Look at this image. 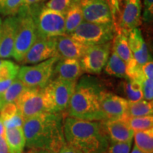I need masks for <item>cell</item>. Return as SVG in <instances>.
<instances>
[{"instance_id": "obj_1", "label": "cell", "mask_w": 153, "mask_h": 153, "mask_svg": "<svg viewBox=\"0 0 153 153\" xmlns=\"http://www.w3.org/2000/svg\"><path fill=\"white\" fill-rule=\"evenodd\" d=\"M26 146L30 150L58 153L66 143L60 113H43L25 119L22 126Z\"/></svg>"}, {"instance_id": "obj_2", "label": "cell", "mask_w": 153, "mask_h": 153, "mask_svg": "<svg viewBox=\"0 0 153 153\" xmlns=\"http://www.w3.org/2000/svg\"><path fill=\"white\" fill-rule=\"evenodd\" d=\"M66 143L83 153H105L109 140L100 121L67 117L63 122Z\"/></svg>"}, {"instance_id": "obj_3", "label": "cell", "mask_w": 153, "mask_h": 153, "mask_svg": "<svg viewBox=\"0 0 153 153\" xmlns=\"http://www.w3.org/2000/svg\"><path fill=\"white\" fill-rule=\"evenodd\" d=\"M104 89L98 80L91 76H82L68 107V116L94 121H102L104 116L101 108V94Z\"/></svg>"}, {"instance_id": "obj_4", "label": "cell", "mask_w": 153, "mask_h": 153, "mask_svg": "<svg viewBox=\"0 0 153 153\" xmlns=\"http://www.w3.org/2000/svg\"><path fill=\"white\" fill-rule=\"evenodd\" d=\"M16 16L19 22L12 57L21 62L38 38V33L31 7L22 6Z\"/></svg>"}, {"instance_id": "obj_5", "label": "cell", "mask_w": 153, "mask_h": 153, "mask_svg": "<svg viewBox=\"0 0 153 153\" xmlns=\"http://www.w3.org/2000/svg\"><path fill=\"white\" fill-rule=\"evenodd\" d=\"M38 38H57L66 35L65 14L38 4L30 6Z\"/></svg>"}, {"instance_id": "obj_6", "label": "cell", "mask_w": 153, "mask_h": 153, "mask_svg": "<svg viewBox=\"0 0 153 153\" xmlns=\"http://www.w3.org/2000/svg\"><path fill=\"white\" fill-rule=\"evenodd\" d=\"M15 104L24 120L43 113H52L45 88L27 87Z\"/></svg>"}, {"instance_id": "obj_7", "label": "cell", "mask_w": 153, "mask_h": 153, "mask_svg": "<svg viewBox=\"0 0 153 153\" xmlns=\"http://www.w3.org/2000/svg\"><path fill=\"white\" fill-rule=\"evenodd\" d=\"M60 57H54L32 66L19 68L16 77L27 87L44 88L52 79L53 70Z\"/></svg>"}, {"instance_id": "obj_8", "label": "cell", "mask_w": 153, "mask_h": 153, "mask_svg": "<svg viewBox=\"0 0 153 153\" xmlns=\"http://www.w3.org/2000/svg\"><path fill=\"white\" fill-rule=\"evenodd\" d=\"M115 33L114 24H101L84 21L70 36L87 45H99L112 41Z\"/></svg>"}, {"instance_id": "obj_9", "label": "cell", "mask_w": 153, "mask_h": 153, "mask_svg": "<svg viewBox=\"0 0 153 153\" xmlns=\"http://www.w3.org/2000/svg\"><path fill=\"white\" fill-rule=\"evenodd\" d=\"M77 81L52 79L45 90L51 103L52 113H61L68 108Z\"/></svg>"}, {"instance_id": "obj_10", "label": "cell", "mask_w": 153, "mask_h": 153, "mask_svg": "<svg viewBox=\"0 0 153 153\" xmlns=\"http://www.w3.org/2000/svg\"><path fill=\"white\" fill-rule=\"evenodd\" d=\"M111 50V42L89 45L79 62L83 72L100 74L106 65Z\"/></svg>"}, {"instance_id": "obj_11", "label": "cell", "mask_w": 153, "mask_h": 153, "mask_svg": "<svg viewBox=\"0 0 153 153\" xmlns=\"http://www.w3.org/2000/svg\"><path fill=\"white\" fill-rule=\"evenodd\" d=\"M85 22L101 24H114L108 0H79Z\"/></svg>"}, {"instance_id": "obj_12", "label": "cell", "mask_w": 153, "mask_h": 153, "mask_svg": "<svg viewBox=\"0 0 153 153\" xmlns=\"http://www.w3.org/2000/svg\"><path fill=\"white\" fill-rule=\"evenodd\" d=\"M122 9L114 23L115 29L128 33L130 30L136 28L141 24V0H125Z\"/></svg>"}, {"instance_id": "obj_13", "label": "cell", "mask_w": 153, "mask_h": 153, "mask_svg": "<svg viewBox=\"0 0 153 153\" xmlns=\"http://www.w3.org/2000/svg\"><path fill=\"white\" fill-rule=\"evenodd\" d=\"M54 57H59L57 52L56 38L38 37L21 63L37 64Z\"/></svg>"}, {"instance_id": "obj_14", "label": "cell", "mask_w": 153, "mask_h": 153, "mask_svg": "<svg viewBox=\"0 0 153 153\" xmlns=\"http://www.w3.org/2000/svg\"><path fill=\"white\" fill-rule=\"evenodd\" d=\"M128 101L114 93L103 90L101 94V108L104 120L123 119L126 115Z\"/></svg>"}, {"instance_id": "obj_15", "label": "cell", "mask_w": 153, "mask_h": 153, "mask_svg": "<svg viewBox=\"0 0 153 153\" xmlns=\"http://www.w3.org/2000/svg\"><path fill=\"white\" fill-rule=\"evenodd\" d=\"M18 22L17 16H8L2 22L0 33V58L12 57Z\"/></svg>"}, {"instance_id": "obj_16", "label": "cell", "mask_w": 153, "mask_h": 153, "mask_svg": "<svg viewBox=\"0 0 153 153\" xmlns=\"http://www.w3.org/2000/svg\"><path fill=\"white\" fill-rule=\"evenodd\" d=\"M100 122L109 143L133 141L135 132L124 119L105 120Z\"/></svg>"}, {"instance_id": "obj_17", "label": "cell", "mask_w": 153, "mask_h": 153, "mask_svg": "<svg viewBox=\"0 0 153 153\" xmlns=\"http://www.w3.org/2000/svg\"><path fill=\"white\" fill-rule=\"evenodd\" d=\"M57 52L60 58H80L87 52L89 45L76 41L70 35L56 38Z\"/></svg>"}, {"instance_id": "obj_18", "label": "cell", "mask_w": 153, "mask_h": 153, "mask_svg": "<svg viewBox=\"0 0 153 153\" xmlns=\"http://www.w3.org/2000/svg\"><path fill=\"white\" fill-rule=\"evenodd\" d=\"M83 74L79 60L72 58H60L55 64L53 77L69 81H77Z\"/></svg>"}, {"instance_id": "obj_19", "label": "cell", "mask_w": 153, "mask_h": 153, "mask_svg": "<svg viewBox=\"0 0 153 153\" xmlns=\"http://www.w3.org/2000/svg\"><path fill=\"white\" fill-rule=\"evenodd\" d=\"M128 40L134 60L139 65L142 66L152 60L140 30L136 28L130 30Z\"/></svg>"}, {"instance_id": "obj_20", "label": "cell", "mask_w": 153, "mask_h": 153, "mask_svg": "<svg viewBox=\"0 0 153 153\" xmlns=\"http://www.w3.org/2000/svg\"><path fill=\"white\" fill-rule=\"evenodd\" d=\"M111 49L126 64H128L133 59L129 46L128 34L122 30L115 29V33L111 42Z\"/></svg>"}, {"instance_id": "obj_21", "label": "cell", "mask_w": 153, "mask_h": 153, "mask_svg": "<svg viewBox=\"0 0 153 153\" xmlns=\"http://www.w3.org/2000/svg\"><path fill=\"white\" fill-rule=\"evenodd\" d=\"M4 138L9 153H24L26 140L22 127L6 128Z\"/></svg>"}, {"instance_id": "obj_22", "label": "cell", "mask_w": 153, "mask_h": 153, "mask_svg": "<svg viewBox=\"0 0 153 153\" xmlns=\"http://www.w3.org/2000/svg\"><path fill=\"white\" fill-rule=\"evenodd\" d=\"M83 14L79 0H75L70 9L65 14V26L66 35H70L82 22Z\"/></svg>"}, {"instance_id": "obj_23", "label": "cell", "mask_w": 153, "mask_h": 153, "mask_svg": "<svg viewBox=\"0 0 153 153\" xmlns=\"http://www.w3.org/2000/svg\"><path fill=\"white\" fill-rule=\"evenodd\" d=\"M104 68L105 72L108 75L127 79L126 62L114 51H111V54L108 57Z\"/></svg>"}, {"instance_id": "obj_24", "label": "cell", "mask_w": 153, "mask_h": 153, "mask_svg": "<svg viewBox=\"0 0 153 153\" xmlns=\"http://www.w3.org/2000/svg\"><path fill=\"white\" fill-rule=\"evenodd\" d=\"M152 101H147L143 99L140 101H134V102L128 101L127 111H126L125 117L126 116L128 117H140V116H152Z\"/></svg>"}, {"instance_id": "obj_25", "label": "cell", "mask_w": 153, "mask_h": 153, "mask_svg": "<svg viewBox=\"0 0 153 153\" xmlns=\"http://www.w3.org/2000/svg\"><path fill=\"white\" fill-rule=\"evenodd\" d=\"M135 145L145 153H153V129L135 131L134 133Z\"/></svg>"}, {"instance_id": "obj_26", "label": "cell", "mask_w": 153, "mask_h": 153, "mask_svg": "<svg viewBox=\"0 0 153 153\" xmlns=\"http://www.w3.org/2000/svg\"><path fill=\"white\" fill-rule=\"evenodd\" d=\"M26 88L27 87L22 81H20L17 77L15 78L7 90L2 94L0 95L4 105L9 103L16 102L19 96L22 94Z\"/></svg>"}, {"instance_id": "obj_27", "label": "cell", "mask_w": 153, "mask_h": 153, "mask_svg": "<svg viewBox=\"0 0 153 153\" xmlns=\"http://www.w3.org/2000/svg\"><path fill=\"white\" fill-rule=\"evenodd\" d=\"M122 85L124 94L128 101L134 102L143 99L141 83L134 80L127 79L122 83Z\"/></svg>"}, {"instance_id": "obj_28", "label": "cell", "mask_w": 153, "mask_h": 153, "mask_svg": "<svg viewBox=\"0 0 153 153\" xmlns=\"http://www.w3.org/2000/svg\"><path fill=\"white\" fill-rule=\"evenodd\" d=\"M123 119L127 122V123L133 130L134 132L145 131V130L152 128L153 127L152 116H140V117H128L126 116Z\"/></svg>"}, {"instance_id": "obj_29", "label": "cell", "mask_w": 153, "mask_h": 153, "mask_svg": "<svg viewBox=\"0 0 153 153\" xmlns=\"http://www.w3.org/2000/svg\"><path fill=\"white\" fill-rule=\"evenodd\" d=\"M19 67L9 60H0V82L14 80L18 74Z\"/></svg>"}, {"instance_id": "obj_30", "label": "cell", "mask_w": 153, "mask_h": 153, "mask_svg": "<svg viewBox=\"0 0 153 153\" xmlns=\"http://www.w3.org/2000/svg\"><path fill=\"white\" fill-rule=\"evenodd\" d=\"M22 6L23 0H2L0 2V14L7 16H16Z\"/></svg>"}, {"instance_id": "obj_31", "label": "cell", "mask_w": 153, "mask_h": 153, "mask_svg": "<svg viewBox=\"0 0 153 153\" xmlns=\"http://www.w3.org/2000/svg\"><path fill=\"white\" fill-rule=\"evenodd\" d=\"M75 0H49L44 5L48 9L65 14Z\"/></svg>"}, {"instance_id": "obj_32", "label": "cell", "mask_w": 153, "mask_h": 153, "mask_svg": "<svg viewBox=\"0 0 153 153\" xmlns=\"http://www.w3.org/2000/svg\"><path fill=\"white\" fill-rule=\"evenodd\" d=\"M133 141L126 143H110L105 153H130Z\"/></svg>"}, {"instance_id": "obj_33", "label": "cell", "mask_w": 153, "mask_h": 153, "mask_svg": "<svg viewBox=\"0 0 153 153\" xmlns=\"http://www.w3.org/2000/svg\"><path fill=\"white\" fill-rule=\"evenodd\" d=\"M18 108L15 103H9L3 106L0 111V118L4 121H6L18 112Z\"/></svg>"}, {"instance_id": "obj_34", "label": "cell", "mask_w": 153, "mask_h": 153, "mask_svg": "<svg viewBox=\"0 0 153 153\" xmlns=\"http://www.w3.org/2000/svg\"><path fill=\"white\" fill-rule=\"evenodd\" d=\"M143 98L145 100L152 101L153 99V79L145 78L141 84Z\"/></svg>"}, {"instance_id": "obj_35", "label": "cell", "mask_w": 153, "mask_h": 153, "mask_svg": "<svg viewBox=\"0 0 153 153\" xmlns=\"http://www.w3.org/2000/svg\"><path fill=\"white\" fill-rule=\"evenodd\" d=\"M24 121V118L22 117L20 112L18 111L11 118L6 120V121H4V124L5 128H11L22 127Z\"/></svg>"}, {"instance_id": "obj_36", "label": "cell", "mask_w": 153, "mask_h": 153, "mask_svg": "<svg viewBox=\"0 0 153 153\" xmlns=\"http://www.w3.org/2000/svg\"><path fill=\"white\" fill-rule=\"evenodd\" d=\"M153 16V0H144L143 20L145 22H151Z\"/></svg>"}, {"instance_id": "obj_37", "label": "cell", "mask_w": 153, "mask_h": 153, "mask_svg": "<svg viewBox=\"0 0 153 153\" xmlns=\"http://www.w3.org/2000/svg\"><path fill=\"white\" fill-rule=\"evenodd\" d=\"M142 71L145 78L153 79V62L152 60L142 65Z\"/></svg>"}, {"instance_id": "obj_38", "label": "cell", "mask_w": 153, "mask_h": 153, "mask_svg": "<svg viewBox=\"0 0 153 153\" xmlns=\"http://www.w3.org/2000/svg\"><path fill=\"white\" fill-rule=\"evenodd\" d=\"M108 2L110 4L111 9L113 14V19H114V23L116 22V19L120 13V7L118 4V0H108Z\"/></svg>"}, {"instance_id": "obj_39", "label": "cell", "mask_w": 153, "mask_h": 153, "mask_svg": "<svg viewBox=\"0 0 153 153\" xmlns=\"http://www.w3.org/2000/svg\"><path fill=\"white\" fill-rule=\"evenodd\" d=\"M58 153H83L77 149L73 148L71 145H68V143H65L60 148Z\"/></svg>"}, {"instance_id": "obj_40", "label": "cell", "mask_w": 153, "mask_h": 153, "mask_svg": "<svg viewBox=\"0 0 153 153\" xmlns=\"http://www.w3.org/2000/svg\"><path fill=\"white\" fill-rule=\"evenodd\" d=\"M0 153H9L8 147L4 137H0Z\"/></svg>"}, {"instance_id": "obj_41", "label": "cell", "mask_w": 153, "mask_h": 153, "mask_svg": "<svg viewBox=\"0 0 153 153\" xmlns=\"http://www.w3.org/2000/svg\"><path fill=\"white\" fill-rule=\"evenodd\" d=\"M42 0H23V6H27V7H30V6L36 5L37 4H39Z\"/></svg>"}, {"instance_id": "obj_42", "label": "cell", "mask_w": 153, "mask_h": 153, "mask_svg": "<svg viewBox=\"0 0 153 153\" xmlns=\"http://www.w3.org/2000/svg\"><path fill=\"white\" fill-rule=\"evenodd\" d=\"M5 129L6 128L3 120L0 118V137H4Z\"/></svg>"}, {"instance_id": "obj_43", "label": "cell", "mask_w": 153, "mask_h": 153, "mask_svg": "<svg viewBox=\"0 0 153 153\" xmlns=\"http://www.w3.org/2000/svg\"><path fill=\"white\" fill-rule=\"evenodd\" d=\"M29 153H56L51 150H30Z\"/></svg>"}, {"instance_id": "obj_44", "label": "cell", "mask_w": 153, "mask_h": 153, "mask_svg": "<svg viewBox=\"0 0 153 153\" xmlns=\"http://www.w3.org/2000/svg\"><path fill=\"white\" fill-rule=\"evenodd\" d=\"M131 153H145V152H142V151H140L138 148H137L136 146H135V145H134L133 150L131 151Z\"/></svg>"}, {"instance_id": "obj_45", "label": "cell", "mask_w": 153, "mask_h": 153, "mask_svg": "<svg viewBox=\"0 0 153 153\" xmlns=\"http://www.w3.org/2000/svg\"><path fill=\"white\" fill-rule=\"evenodd\" d=\"M4 106V104H3V101L1 100V96H0V111H1V108H2Z\"/></svg>"}, {"instance_id": "obj_46", "label": "cell", "mask_w": 153, "mask_h": 153, "mask_svg": "<svg viewBox=\"0 0 153 153\" xmlns=\"http://www.w3.org/2000/svg\"><path fill=\"white\" fill-rule=\"evenodd\" d=\"M124 1H125V0H118V4H119V7L120 6V4H122L123 3Z\"/></svg>"}, {"instance_id": "obj_47", "label": "cell", "mask_w": 153, "mask_h": 153, "mask_svg": "<svg viewBox=\"0 0 153 153\" xmlns=\"http://www.w3.org/2000/svg\"><path fill=\"white\" fill-rule=\"evenodd\" d=\"M1 24H2V20H1V19L0 18V33H1Z\"/></svg>"}, {"instance_id": "obj_48", "label": "cell", "mask_w": 153, "mask_h": 153, "mask_svg": "<svg viewBox=\"0 0 153 153\" xmlns=\"http://www.w3.org/2000/svg\"><path fill=\"white\" fill-rule=\"evenodd\" d=\"M1 1H2V0H0V2H1Z\"/></svg>"}]
</instances>
